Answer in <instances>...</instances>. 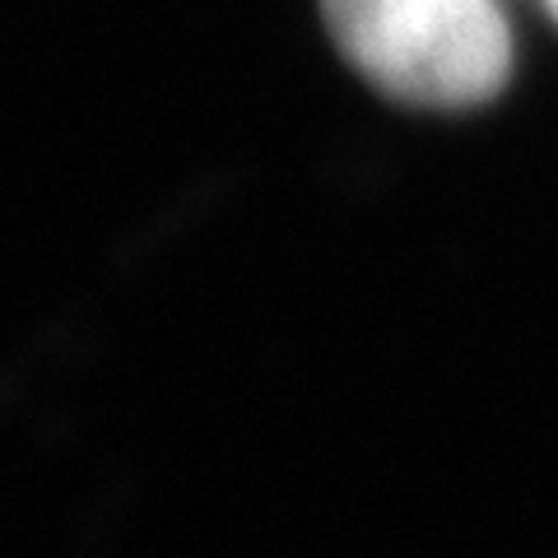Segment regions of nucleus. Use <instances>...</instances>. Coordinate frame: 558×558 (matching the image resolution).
Listing matches in <instances>:
<instances>
[{"label": "nucleus", "mask_w": 558, "mask_h": 558, "mask_svg": "<svg viewBox=\"0 0 558 558\" xmlns=\"http://www.w3.org/2000/svg\"><path fill=\"white\" fill-rule=\"evenodd\" d=\"M322 20L363 80L414 108H475L512 75L498 0H322Z\"/></svg>", "instance_id": "f257e3e1"}, {"label": "nucleus", "mask_w": 558, "mask_h": 558, "mask_svg": "<svg viewBox=\"0 0 558 558\" xmlns=\"http://www.w3.org/2000/svg\"><path fill=\"white\" fill-rule=\"evenodd\" d=\"M539 10H545V14H549V20L558 24V0H539Z\"/></svg>", "instance_id": "f03ea898"}]
</instances>
